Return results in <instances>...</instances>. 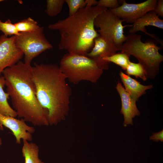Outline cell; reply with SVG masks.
Segmentation results:
<instances>
[{
	"label": "cell",
	"instance_id": "d6986e66",
	"mask_svg": "<svg viewBox=\"0 0 163 163\" xmlns=\"http://www.w3.org/2000/svg\"><path fill=\"white\" fill-rule=\"evenodd\" d=\"M65 0H47L46 13L50 17H55L62 11Z\"/></svg>",
	"mask_w": 163,
	"mask_h": 163
},
{
	"label": "cell",
	"instance_id": "e0dca14e",
	"mask_svg": "<svg viewBox=\"0 0 163 163\" xmlns=\"http://www.w3.org/2000/svg\"><path fill=\"white\" fill-rule=\"evenodd\" d=\"M129 57V55L125 53H116L104 58L103 60L109 63H113L126 70L130 62Z\"/></svg>",
	"mask_w": 163,
	"mask_h": 163
},
{
	"label": "cell",
	"instance_id": "ac0fdd59",
	"mask_svg": "<svg viewBox=\"0 0 163 163\" xmlns=\"http://www.w3.org/2000/svg\"><path fill=\"white\" fill-rule=\"evenodd\" d=\"M19 32H28L35 31L40 27L37 21L30 17L21 20L14 24Z\"/></svg>",
	"mask_w": 163,
	"mask_h": 163
},
{
	"label": "cell",
	"instance_id": "7a4b0ae2",
	"mask_svg": "<svg viewBox=\"0 0 163 163\" xmlns=\"http://www.w3.org/2000/svg\"><path fill=\"white\" fill-rule=\"evenodd\" d=\"M33 66L20 60L2 72L7 93L17 116L34 126L49 125L36 96Z\"/></svg>",
	"mask_w": 163,
	"mask_h": 163
},
{
	"label": "cell",
	"instance_id": "2e32d148",
	"mask_svg": "<svg viewBox=\"0 0 163 163\" xmlns=\"http://www.w3.org/2000/svg\"><path fill=\"white\" fill-rule=\"evenodd\" d=\"M5 79L0 74V113L2 115L16 117L17 114L9 104L8 100L9 95L5 92L3 88L5 86Z\"/></svg>",
	"mask_w": 163,
	"mask_h": 163
},
{
	"label": "cell",
	"instance_id": "ffe728a7",
	"mask_svg": "<svg viewBox=\"0 0 163 163\" xmlns=\"http://www.w3.org/2000/svg\"><path fill=\"white\" fill-rule=\"evenodd\" d=\"M125 70L126 74L129 76L134 75L144 81L148 79L143 67L139 63H135L130 61Z\"/></svg>",
	"mask_w": 163,
	"mask_h": 163
},
{
	"label": "cell",
	"instance_id": "4fadbf2b",
	"mask_svg": "<svg viewBox=\"0 0 163 163\" xmlns=\"http://www.w3.org/2000/svg\"><path fill=\"white\" fill-rule=\"evenodd\" d=\"M148 26L163 29V20L159 18V16L154 10L148 12L135 21L129 32L130 34H135L140 31L149 35V33L146 31L145 28L146 26Z\"/></svg>",
	"mask_w": 163,
	"mask_h": 163
},
{
	"label": "cell",
	"instance_id": "484cf974",
	"mask_svg": "<svg viewBox=\"0 0 163 163\" xmlns=\"http://www.w3.org/2000/svg\"><path fill=\"white\" fill-rule=\"evenodd\" d=\"M86 6L92 7L97 5V1L95 0H85Z\"/></svg>",
	"mask_w": 163,
	"mask_h": 163
},
{
	"label": "cell",
	"instance_id": "cb8c5ba5",
	"mask_svg": "<svg viewBox=\"0 0 163 163\" xmlns=\"http://www.w3.org/2000/svg\"><path fill=\"white\" fill-rule=\"evenodd\" d=\"M159 16L163 17V0L157 1L156 4L153 10Z\"/></svg>",
	"mask_w": 163,
	"mask_h": 163
},
{
	"label": "cell",
	"instance_id": "6da1fadb",
	"mask_svg": "<svg viewBox=\"0 0 163 163\" xmlns=\"http://www.w3.org/2000/svg\"><path fill=\"white\" fill-rule=\"evenodd\" d=\"M33 71L37 100L46 114L49 125H56L68 115L72 89L56 64L35 63Z\"/></svg>",
	"mask_w": 163,
	"mask_h": 163
},
{
	"label": "cell",
	"instance_id": "9a60e30c",
	"mask_svg": "<svg viewBox=\"0 0 163 163\" xmlns=\"http://www.w3.org/2000/svg\"><path fill=\"white\" fill-rule=\"evenodd\" d=\"M23 141L21 152L24 158V163H44L39 158V149L38 145L25 140Z\"/></svg>",
	"mask_w": 163,
	"mask_h": 163
},
{
	"label": "cell",
	"instance_id": "5b68a950",
	"mask_svg": "<svg viewBox=\"0 0 163 163\" xmlns=\"http://www.w3.org/2000/svg\"><path fill=\"white\" fill-rule=\"evenodd\" d=\"M59 67L69 82L75 85L83 81L96 83L103 72L94 59L68 53L62 57Z\"/></svg>",
	"mask_w": 163,
	"mask_h": 163
},
{
	"label": "cell",
	"instance_id": "83f0119b",
	"mask_svg": "<svg viewBox=\"0 0 163 163\" xmlns=\"http://www.w3.org/2000/svg\"><path fill=\"white\" fill-rule=\"evenodd\" d=\"M4 0H0V2L3 1Z\"/></svg>",
	"mask_w": 163,
	"mask_h": 163
},
{
	"label": "cell",
	"instance_id": "5bb4252c",
	"mask_svg": "<svg viewBox=\"0 0 163 163\" xmlns=\"http://www.w3.org/2000/svg\"><path fill=\"white\" fill-rule=\"evenodd\" d=\"M119 75L125 90L136 101L140 97L146 94L147 90L153 87V85L152 84L148 85L141 84L136 79L125 74L122 71H120Z\"/></svg>",
	"mask_w": 163,
	"mask_h": 163
},
{
	"label": "cell",
	"instance_id": "44dd1931",
	"mask_svg": "<svg viewBox=\"0 0 163 163\" xmlns=\"http://www.w3.org/2000/svg\"><path fill=\"white\" fill-rule=\"evenodd\" d=\"M0 30L6 37L10 36H16L19 34L16 27L14 24L12 23L9 19H7L5 22L0 20Z\"/></svg>",
	"mask_w": 163,
	"mask_h": 163
},
{
	"label": "cell",
	"instance_id": "52a82bcc",
	"mask_svg": "<svg viewBox=\"0 0 163 163\" xmlns=\"http://www.w3.org/2000/svg\"><path fill=\"white\" fill-rule=\"evenodd\" d=\"M14 36L16 44L23 53L24 62L27 64H30L35 57L53 47L45 37L43 27L30 32H19Z\"/></svg>",
	"mask_w": 163,
	"mask_h": 163
},
{
	"label": "cell",
	"instance_id": "9c48e42d",
	"mask_svg": "<svg viewBox=\"0 0 163 163\" xmlns=\"http://www.w3.org/2000/svg\"><path fill=\"white\" fill-rule=\"evenodd\" d=\"M24 55L17 46L15 36H0V74L7 68L16 64Z\"/></svg>",
	"mask_w": 163,
	"mask_h": 163
},
{
	"label": "cell",
	"instance_id": "8fae6325",
	"mask_svg": "<svg viewBox=\"0 0 163 163\" xmlns=\"http://www.w3.org/2000/svg\"><path fill=\"white\" fill-rule=\"evenodd\" d=\"M118 48L111 45L99 35L94 40V46L86 56L95 60L99 67L104 70L109 69V63L103 59L117 53Z\"/></svg>",
	"mask_w": 163,
	"mask_h": 163
},
{
	"label": "cell",
	"instance_id": "d4e9b609",
	"mask_svg": "<svg viewBox=\"0 0 163 163\" xmlns=\"http://www.w3.org/2000/svg\"><path fill=\"white\" fill-rule=\"evenodd\" d=\"M149 139L154 142L163 141V130L157 133L153 132L152 135L149 137Z\"/></svg>",
	"mask_w": 163,
	"mask_h": 163
},
{
	"label": "cell",
	"instance_id": "603a6c76",
	"mask_svg": "<svg viewBox=\"0 0 163 163\" xmlns=\"http://www.w3.org/2000/svg\"><path fill=\"white\" fill-rule=\"evenodd\" d=\"M97 5L110 9L117 8L120 6L119 1L117 0H100L97 1Z\"/></svg>",
	"mask_w": 163,
	"mask_h": 163
},
{
	"label": "cell",
	"instance_id": "3957f363",
	"mask_svg": "<svg viewBox=\"0 0 163 163\" xmlns=\"http://www.w3.org/2000/svg\"><path fill=\"white\" fill-rule=\"evenodd\" d=\"M107 9L98 5L86 6L73 15L49 25V29L57 30L60 34L59 49L69 54L86 56L99 35L95 29L94 20Z\"/></svg>",
	"mask_w": 163,
	"mask_h": 163
},
{
	"label": "cell",
	"instance_id": "30bf717a",
	"mask_svg": "<svg viewBox=\"0 0 163 163\" xmlns=\"http://www.w3.org/2000/svg\"><path fill=\"white\" fill-rule=\"evenodd\" d=\"M25 121L23 119H18L0 113V130H3V126L9 129L15 136L18 144L21 143V139L31 141L32 140V134L34 133L35 129L27 125Z\"/></svg>",
	"mask_w": 163,
	"mask_h": 163
},
{
	"label": "cell",
	"instance_id": "277c9868",
	"mask_svg": "<svg viewBox=\"0 0 163 163\" xmlns=\"http://www.w3.org/2000/svg\"><path fill=\"white\" fill-rule=\"evenodd\" d=\"M160 49L153 40L143 42L140 35L130 33L126 36L119 50L136 58L143 67L147 78L154 79L163 60V56L159 52Z\"/></svg>",
	"mask_w": 163,
	"mask_h": 163
},
{
	"label": "cell",
	"instance_id": "4316f807",
	"mask_svg": "<svg viewBox=\"0 0 163 163\" xmlns=\"http://www.w3.org/2000/svg\"><path fill=\"white\" fill-rule=\"evenodd\" d=\"M2 140L1 138H0V146L2 145Z\"/></svg>",
	"mask_w": 163,
	"mask_h": 163
},
{
	"label": "cell",
	"instance_id": "7c38bea8",
	"mask_svg": "<svg viewBox=\"0 0 163 163\" xmlns=\"http://www.w3.org/2000/svg\"><path fill=\"white\" fill-rule=\"evenodd\" d=\"M116 88L121 100L120 113L124 117L123 126L126 127L129 124L133 125V118L140 115V113L136 106V101L126 92L120 82H118Z\"/></svg>",
	"mask_w": 163,
	"mask_h": 163
},
{
	"label": "cell",
	"instance_id": "8992f818",
	"mask_svg": "<svg viewBox=\"0 0 163 163\" xmlns=\"http://www.w3.org/2000/svg\"><path fill=\"white\" fill-rule=\"evenodd\" d=\"M123 21L119 17L107 9L98 15L94 22L95 27L99 35L108 43L119 49L126 41V36L124 34V29L132 25L123 26Z\"/></svg>",
	"mask_w": 163,
	"mask_h": 163
},
{
	"label": "cell",
	"instance_id": "7402d4cb",
	"mask_svg": "<svg viewBox=\"0 0 163 163\" xmlns=\"http://www.w3.org/2000/svg\"><path fill=\"white\" fill-rule=\"evenodd\" d=\"M69 10V16L76 13L80 9L86 7L85 0H65Z\"/></svg>",
	"mask_w": 163,
	"mask_h": 163
},
{
	"label": "cell",
	"instance_id": "ba28073f",
	"mask_svg": "<svg viewBox=\"0 0 163 163\" xmlns=\"http://www.w3.org/2000/svg\"><path fill=\"white\" fill-rule=\"evenodd\" d=\"M157 0H148L136 4L128 3L123 0L122 5L114 9H109L114 14L127 23H133L148 12L153 10Z\"/></svg>",
	"mask_w": 163,
	"mask_h": 163
}]
</instances>
